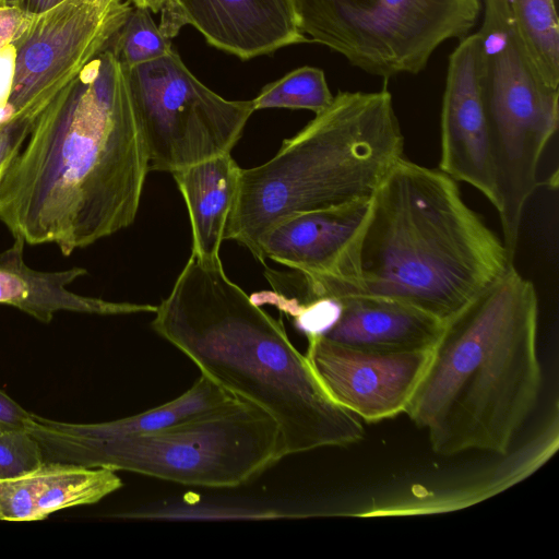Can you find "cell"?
Instances as JSON below:
<instances>
[{"label": "cell", "mask_w": 559, "mask_h": 559, "mask_svg": "<svg viewBox=\"0 0 559 559\" xmlns=\"http://www.w3.org/2000/svg\"><path fill=\"white\" fill-rule=\"evenodd\" d=\"M160 14L158 27L166 37L189 24L211 46L242 60L309 43L294 0H169Z\"/></svg>", "instance_id": "cell-13"}, {"label": "cell", "mask_w": 559, "mask_h": 559, "mask_svg": "<svg viewBox=\"0 0 559 559\" xmlns=\"http://www.w3.org/2000/svg\"><path fill=\"white\" fill-rule=\"evenodd\" d=\"M534 284L511 265L444 323L405 414L432 451L507 454L543 388Z\"/></svg>", "instance_id": "cell-3"}, {"label": "cell", "mask_w": 559, "mask_h": 559, "mask_svg": "<svg viewBox=\"0 0 559 559\" xmlns=\"http://www.w3.org/2000/svg\"><path fill=\"white\" fill-rule=\"evenodd\" d=\"M121 487V479L108 468L45 463L0 480V521L44 520L59 510L96 503Z\"/></svg>", "instance_id": "cell-17"}, {"label": "cell", "mask_w": 559, "mask_h": 559, "mask_svg": "<svg viewBox=\"0 0 559 559\" xmlns=\"http://www.w3.org/2000/svg\"><path fill=\"white\" fill-rule=\"evenodd\" d=\"M16 0H0V4L15 5Z\"/></svg>", "instance_id": "cell-29"}, {"label": "cell", "mask_w": 559, "mask_h": 559, "mask_svg": "<svg viewBox=\"0 0 559 559\" xmlns=\"http://www.w3.org/2000/svg\"><path fill=\"white\" fill-rule=\"evenodd\" d=\"M479 82L496 176L503 245L514 262L523 211L537 186L540 157L558 128L559 87L538 73L507 0H483Z\"/></svg>", "instance_id": "cell-7"}, {"label": "cell", "mask_w": 559, "mask_h": 559, "mask_svg": "<svg viewBox=\"0 0 559 559\" xmlns=\"http://www.w3.org/2000/svg\"><path fill=\"white\" fill-rule=\"evenodd\" d=\"M32 17L16 5L0 4V50L14 44L23 34Z\"/></svg>", "instance_id": "cell-24"}, {"label": "cell", "mask_w": 559, "mask_h": 559, "mask_svg": "<svg viewBox=\"0 0 559 559\" xmlns=\"http://www.w3.org/2000/svg\"><path fill=\"white\" fill-rule=\"evenodd\" d=\"M371 200L278 222L260 240L261 263L270 259L289 269L326 276L325 295H348L358 282V249Z\"/></svg>", "instance_id": "cell-12"}, {"label": "cell", "mask_w": 559, "mask_h": 559, "mask_svg": "<svg viewBox=\"0 0 559 559\" xmlns=\"http://www.w3.org/2000/svg\"><path fill=\"white\" fill-rule=\"evenodd\" d=\"M148 169L121 64L107 48L34 121L0 176V221L64 255L135 221Z\"/></svg>", "instance_id": "cell-1"}, {"label": "cell", "mask_w": 559, "mask_h": 559, "mask_svg": "<svg viewBox=\"0 0 559 559\" xmlns=\"http://www.w3.org/2000/svg\"><path fill=\"white\" fill-rule=\"evenodd\" d=\"M44 464L39 444L26 428L0 432V480L19 477Z\"/></svg>", "instance_id": "cell-23"}, {"label": "cell", "mask_w": 559, "mask_h": 559, "mask_svg": "<svg viewBox=\"0 0 559 559\" xmlns=\"http://www.w3.org/2000/svg\"><path fill=\"white\" fill-rule=\"evenodd\" d=\"M64 0H16L15 5L26 14L34 16L44 13Z\"/></svg>", "instance_id": "cell-27"}, {"label": "cell", "mask_w": 559, "mask_h": 559, "mask_svg": "<svg viewBox=\"0 0 559 559\" xmlns=\"http://www.w3.org/2000/svg\"><path fill=\"white\" fill-rule=\"evenodd\" d=\"M133 4V0H129Z\"/></svg>", "instance_id": "cell-31"}, {"label": "cell", "mask_w": 559, "mask_h": 559, "mask_svg": "<svg viewBox=\"0 0 559 559\" xmlns=\"http://www.w3.org/2000/svg\"><path fill=\"white\" fill-rule=\"evenodd\" d=\"M242 168L231 153L221 154L173 173L192 229V254L218 260L228 215Z\"/></svg>", "instance_id": "cell-18"}, {"label": "cell", "mask_w": 559, "mask_h": 559, "mask_svg": "<svg viewBox=\"0 0 559 559\" xmlns=\"http://www.w3.org/2000/svg\"><path fill=\"white\" fill-rule=\"evenodd\" d=\"M24 245L22 238H14L13 245L0 252V305L17 308L43 323H49L59 311L97 316L155 312L156 306L148 304L109 301L69 290L67 285L85 276L87 270L36 271L24 262Z\"/></svg>", "instance_id": "cell-16"}, {"label": "cell", "mask_w": 559, "mask_h": 559, "mask_svg": "<svg viewBox=\"0 0 559 559\" xmlns=\"http://www.w3.org/2000/svg\"><path fill=\"white\" fill-rule=\"evenodd\" d=\"M132 8L129 0H64L34 15L13 44L15 73L5 121L34 123L52 98L109 48Z\"/></svg>", "instance_id": "cell-10"}, {"label": "cell", "mask_w": 559, "mask_h": 559, "mask_svg": "<svg viewBox=\"0 0 559 559\" xmlns=\"http://www.w3.org/2000/svg\"><path fill=\"white\" fill-rule=\"evenodd\" d=\"M109 49L122 68H132L159 59L174 50L171 39L160 32L151 15V10L134 5Z\"/></svg>", "instance_id": "cell-22"}, {"label": "cell", "mask_w": 559, "mask_h": 559, "mask_svg": "<svg viewBox=\"0 0 559 559\" xmlns=\"http://www.w3.org/2000/svg\"><path fill=\"white\" fill-rule=\"evenodd\" d=\"M169 0H133L134 7H144L151 10V12H160Z\"/></svg>", "instance_id": "cell-28"}, {"label": "cell", "mask_w": 559, "mask_h": 559, "mask_svg": "<svg viewBox=\"0 0 559 559\" xmlns=\"http://www.w3.org/2000/svg\"><path fill=\"white\" fill-rule=\"evenodd\" d=\"M308 338L306 358L328 395L367 423L404 413L432 350L388 353L360 349L324 336Z\"/></svg>", "instance_id": "cell-11"}, {"label": "cell", "mask_w": 559, "mask_h": 559, "mask_svg": "<svg viewBox=\"0 0 559 559\" xmlns=\"http://www.w3.org/2000/svg\"><path fill=\"white\" fill-rule=\"evenodd\" d=\"M3 431V429L0 427V432Z\"/></svg>", "instance_id": "cell-30"}, {"label": "cell", "mask_w": 559, "mask_h": 559, "mask_svg": "<svg viewBox=\"0 0 559 559\" xmlns=\"http://www.w3.org/2000/svg\"><path fill=\"white\" fill-rule=\"evenodd\" d=\"M15 73V48L11 44L0 50V124L7 119L8 104Z\"/></svg>", "instance_id": "cell-25"}, {"label": "cell", "mask_w": 559, "mask_h": 559, "mask_svg": "<svg viewBox=\"0 0 559 559\" xmlns=\"http://www.w3.org/2000/svg\"><path fill=\"white\" fill-rule=\"evenodd\" d=\"M333 98L323 70L304 66L264 85L252 103L254 110L307 109L317 115L326 109Z\"/></svg>", "instance_id": "cell-21"}, {"label": "cell", "mask_w": 559, "mask_h": 559, "mask_svg": "<svg viewBox=\"0 0 559 559\" xmlns=\"http://www.w3.org/2000/svg\"><path fill=\"white\" fill-rule=\"evenodd\" d=\"M518 35L540 76L559 87L556 0H507Z\"/></svg>", "instance_id": "cell-20"}, {"label": "cell", "mask_w": 559, "mask_h": 559, "mask_svg": "<svg viewBox=\"0 0 559 559\" xmlns=\"http://www.w3.org/2000/svg\"><path fill=\"white\" fill-rule=\"evenodd\" d=\"M404 136L391 93L338 92L267 162L241 170L224 240L261 262L260 240L306 212L369 201L403 158Z\"/></svg>", "instance_id": "cell-5"}, {"label": "cell", "mask_w": 559, "mask_h": 559, "mask_svg": "<svg viewBox=\"0 0 559 559\" xmlns=\"http://www.w3.org/2000/svg\"><path fill=\"white\" fill-rule=\"evenodd\" d=\"M27 431L44 463L127 471L187 486L234 488L286 455L278 424L241 399L159 430L91 436L73 423L29 413Z\"/></svg>", "instance_id": "cell-6"}, {"label": "cell", "mask_w": 559, "mask_h": 559, "mask_svg": "<svg viewBox=\"0 0 559 559\" xmlns=\"http://www.w3.org/2000/svg\"><path fill=\"white\" fill-rule=\"evenodd\" d=\"M357 264L348 295L395 299L445 323L514 262L456 180L403 157L372 197Z\"/></svg>", "instance_id": "cell-4"}, {"label": "cell", "mask_w": 559, "mask_h": 559, "mask_svg": "<svg viewBox=\"0 0 559 559\" xmlns=\"http://www.w3.org/2000/svg\"><path fill=\"white\" fill-rule=\"evenodd\" d=\"M342 312L324 337L355 348L403 353L432 350L444 322L405 302L371 295L337 297Z\"/></svg>", "instance_id": "cell-15"}, {"label": "cell", "mask_w": 559, "mask_h": 559, "mask_svg": "<svg viewBox=\"0 0 559 559\" xmlns=\"http://www.w3.org/2000/svg\"><path fill=\"white\" fill-rule=\"evenodd\" d=\"M153 330L204 374L278 424L286 455L360 441L359 418L324 391L284 325L225 273L221 259L190 255Z\"/></svg>", "instance_id": "cell-2"}, {"label": "cell", "mask_w": 559, "mask_h": 559, "mask_svg": "<svg viewBox=\"0 0 559 559\" xmlns=\"http://www.w3.org/2000/svg\"><path fill=\"white\" fill-rule=\"evenodd\" d=\"M235 399L238 397L201 374L189 390L157 407L116 420L73 425L83 433L100 437L151 432L221 407Z\"/></svg>", "instance_id": "cell-19"}, {"label": "cell", "mask_w": 559, "mask_h": 559, "mask_svg": "<svg viewBox=\"0 0 559 559\" xmlns=\"http://www.w3.org/2000/svg\"><path fill=\"white\" fill-rule=\"evenodd\" d=\"M29 413L0 390V427L3 430L25 429Z\"/></svg>", "instance_id": "cell-26"}, {"label": "cell", "mask_w": 559, "mask_h": 559, "mask_svg": "<svg viewBox=\"0 0 559 559\" xmlns=\"http://www.w3.org/2000/svg\"><path fill=\"white\" fill-rule=\"evenodd\" d=\"M122 70L150 170L173 174L231 153L255 111L252 99L228 100L205 86L175 50Z\"/></svg>", "instance_id": "cell-9"}, {"label": "cell", "mask_w": 559, "mask_h": 559, "mask_svg": "<svg viewBox=\"0 0 559 559\" xmlns=\"http://www.w3.org/2000/svg\"><path fill=\"white\" fill-rule=\"evenodd\" d=\"M440 170L481 192L498 209L479 82L477 34L461 38L449 57L441 109Z\"/></svg>", "instance_id": "cell-14"}, {"label": "cell", "mask_w": 559, "mask_h": 559, "mask_svg": "<svg viewBox=\"0 0 559 559\" xmlns=\"http://www.w3.org/2000/svg\"><path fill=\"white\" fill-rule=\"evenodd\" d=\"M300 32L383 79L421 72L477 23L481 0H294Z\"/></svg>", "instance_id": "cell-8"}]
</instances>
